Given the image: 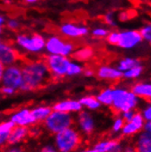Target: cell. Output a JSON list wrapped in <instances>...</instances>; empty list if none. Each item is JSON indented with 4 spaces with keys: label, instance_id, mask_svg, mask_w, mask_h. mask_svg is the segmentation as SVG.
<instances>
[{
    "label": "cell",
    "instance_id": "1",
    "mask_svg": "<svg viewBox=\"0 0 151 152\" xmlns=\"http://www.w3.org/2000/svg\"><path fill=\"white\" fill-rule=\"evenodd\" d=\"M22 71V85L20 89L23 91H34L44 86L50 77V73L44 61H33L25 64Z\"/></svg>",
    "mask_w": 151,
    "mask_h": 152
},
{
    "label": "cell",
    "instance_id": "2",
    "mask_svg": "<svg viewBox=\"0 0 151 152\" xmlns=\"http://www.w3.org/2000/svg\"><path fill=\"white\" fill-rule=\"evenodd\" d=\"M82 144V136L75 127H69L57 133L54 137V147L58 152H73Z\"/></svg>",
    "mask_w": 151,
    "mask_h": 152
},
{
    "label": "cell",
    "instance_id": "3",
    "mask_svg": "<svg viewBox=\"0 0 151 152\" xmlns=\"http://www.w3.org/2000/svg\"><path fill=\"white\" fill-rule=\"evenodd\" d=\"M139 98L131 91L123 88H113V101L110 105L112 111L120 115L128 110H136Z\"/></svg>",
    "mask_w": 151,
    "mask_h": 152
},
{
    "label": "cell",
    "instance_id": "4",
    "mask_svg": "<svg viewBox=\"0 0 151 152\" xmlns=\"http://www.w3.org/2000/svg\"><path fill=\"white\" fill-rule=\"evenodd\" d=\"M43 123L49 132L56 135L62 130L72 126L74 118L71 114L52 110Z\"/></svg>",
    "mask_w": 151,
    "mask_h": 152
},
{
    "label": "cell",
    "instance_id": "5",
    "mask_svg": "<svg viewBox=\"0 0 151 152\" xmlns=\"http://www.w3.org/2000/svg\"><path fill=\"white\" fill-rule=\"evenodd\" d=\"M70 60L61 55H55V54H50L47 58L46 65L50 75L54 77H63L67 73V69L70 64Z\"/></svg>",
    "mask_w": 151,
    "mask_h": 152
},
{
    "label": "cell",
    "instance_id": "6",
    "mask_svg": "<svg viewBox=\"0 0 151 152\" xmlns=\"http://www.w3.org/2000/svg\"><path fill=\"white\" fill-rule=\"evenodd\" d=\"M22 82V71H21L20 67L14 64L5 68L1 80L3 86L10 87L16 91L18 89H20Z\"/></svg>",
    "mask_w": 151,
    "mask_h": 152
},
{
    "label": "cell",
    "instance_id": "7",
    "mask_svg": "<svg viewBox=\"0 0 151 152\" xmlns=\"http://www.w3.org/2000/svg\"><path fill=\"white\" fill-rule=\"evenodd\" d=\"M17 42L19 46L30 52H39L45 48L46 41L42 36L34 35L29 38L26 35H19L17 38Z\"/></svg>",
    "mask_w": 151,
    "mask_h": 152
},
{
    "label": "cell",
    "instance_id": "8",
    "mask_svg": "<svg viewBox=\"0 0 151 152\" xmlns=\"http://www.w3.org/2000/svg\"><path fill=\"white\" fill-rule=\"evenodd\" d=\"M45 47L50 54H55V55H61L67 57L72 52L73 46L71 43H67L62 41L58 37H50L47 41Z\"/></svg>",
    "mask_w": 151,
    "mask_h": 152
},
{
    "label": "cell",
    "instance_id": "9",
    "mask_svg": "<svg viewBox=\"0 0 151 152\" xmlns=\"http://www.w3.org/2000/svg\"><path fill=\"white\" fill-rule=\"evenodd\" d=\"M79 132L85 136H90L95 129V121L93 115L88 111H80L76 117Z\"/></svg>",
    "mask_w": 151,
    "mask_h": 152
},
{
    "label": "cell",
    "instance_id": "10",
    "mask_svg": "<svg viewBox=\"0 0 151 152\" xmlns=\"http://www.w3.org/2000/svg\"><path fill=\"white\" fill-rule=\"evenodd\" d=\"M145 122L146 121L144 120L141 114L139 112H136L134 117L130 121L125 122V125L121 130L122 135L125 137H130V136H134L137 134L138 132H141Z\"/></svg>",
    "mask_w": 151,
    "mask_h": 152
},
{
    "label": "cell",
    "instance_id": "11",
    "mask_svg": "<svg viewBox=\"0 0 151 152\" xmlns=\"http://www.w3.org/2000/svg\"><path fill=\"white\" fill-rule=\"evenodd\" d=\"M142 41V37L139 31L129 30L119 33V40L118 46L124 49H132Z\"/></svg>",
    "mask_w": 151,
    "mask_h": 152
},
{
    "label": "cell",
    "instance_id": "12",
    "mask_svg": "<svg viewBox=\"0 0 151 152\" xmlns=\"http://www.w3.org/2000/svg\"><path fill=\"white\" fill-rule=\"evenodd\" d=\"M10 121L14 124V126L27 127L36 124L33 116L31 115V110L28 109V108H24V109H20L15 112L10 117Z\"/></svg>",
    "mask_w": 151,
    "mask_h": 152
},
{
    "label": "cell",
    "instance_id": "13",
    "mask_svg": "<svg viewBox=\"0 0 151 152\" xmlns=\"http://www.w3.org/2000/svg\"><path fill=\"white\" fill-rule=\"evenodd\" d=\"M97 152H122L123 145L119 140L109 138L98 141L93 147Z\"/></svg>",
    "mask_w": 151,
    "mask_h": 152
},
{
    "label": "cell",
    "instance_id": "14",
    "mask_svg": "<svg viewBox=\"0 0 151 152\" xmlns=\"http://www.w3.org/2000/svg\"><path fill=\"white\" fill-rule=\"evenodd\" d=\"M29 127L14 126L9 132L7 144L10 146H17L18 144L24 141L29 136Z\"/></svg>",
    "mask_w": 151,
    "mask_h": 152
},
{
    "label": "cell",
    "instance_id": "15",
    "mask_svg": "<svg viewBox=\"0 0 151 152\" xmlns=\"http://www.w3.org/2000/svg\"><path fill=\"white\" fill-rule=\"evenodd\" d=\"M18 58L19 55L15 49L1 43V45H0V61L4 66L14 65Z\"/></svg>",
    "mask_w": 151,
    "mask_h": 152
},
{
    "label": "cell",
    "instance_id": "16",
    "mask_svg": "<svg viewBox=\"0 0 151 152\" xmlns=\"http://www.w3.org/2000/svg\"><path fill=\"white\" fill-rule=\"evenodd\" d=\"M52 110L60 111L63 113H79L82 110L81 103L77 100H63L56 103L52 107Z\"/></svg>",
    "mask_w": 151,
    "mask_h": 152
},
{
    "label": "cell",
    "instance_id": "17",
    "mask_svg": "<svg viewBox=\"0 0 151 152\" xmlns=\"http://www.w3.org/2000/svg\"><path fill=\"white\" fill-rule=\"evenodd\" d=\"M97 76L103 80L117 81L123 77V72L110 66H101L97 71Z\"/></svg>",
    "mask_w": 151,
    "mask_h": 152
},
{
    "label": "cell",
    "instance_id": "18",
    "mask_svg": "<svg viewBox=\"0 0 151 152\" xmlns=\"http://www.w3.org/2000/svg\"><path fill=\"white\" fill-rule=\"evenodd\" d=\"M61 31L65 36L82 37L88 33V28L83 26H77L71 23H66L61 27Z\"/></svg>",
    "mask_w": 151,
    "mask_h": 152
},
{
    "label": "cell",
    "instance_id": "19",
    "mask_svg": "<svg viewBox=\"0 0 151 152\" xmlns=\"http://www.w3.org/2000/svg\"><path fill=\"white\" fill-rule=\"evenodd\" d=\"M136 152H151V133L142 131L135 145Z\"/></svg>",
    "mask_w": 151,
    "mask_h": 152
},
{
    "label": "cell",
    "instance_id": "20",
    "mask_svg": "<svg viewBox=\"0 0 151 152\" xmlns=\"http://www.w3.org/2000/svg\"><path fill=\"white\" fill-rule=\"evenodd\" d=\"M131 92L138 98L149 101L151 97V85L147 83H138L133 86Z\"/></svg>",
    "mask_w": 151,
    "mask_h": 152
},
{
    "label": "cell",
    "instance_id": "21",
    "mask_svg": "<svg viewBox=\"0 0 151 152\" xmlns=\"http://www.w3.org/2000/svg\"><path fill=\"white\" fill-rule=\"evenodd\" d=\"M52 111V108L49 106H38L34 109L31 110V115L33 116L35 123H40L44 122L45 119L48 117V115Z\"/></svg>",
    "mask_w": 151,
    "mask_h": 152
},
{
    "label": "cell",
    "instance_id": "22",
    "mask_svg": "<svg viewBox=\"0 0 151 152\" xmlns=\"http://www.w3.org/2000/svg\"><path fill=\"white\" fill-rule=\"evenodd\" d=\"M79 102L81 103L82 108H86L88 110H96V109H99L101 104L100 102L97 100L96 97L94 96H84L82 98H81L79 100Z\"/></svg>",
    "mask_w": 151,
    "mask_h": 152
},
{
    "label": "cell",
    "instance_id": "23",
    "mask_svg": "<svg viewBox=\"0 0 151 152\" xmlns=\"http://www.w3.org/2000/svg\"><path fill=\"white\" fill-rule=\"evenodd\" d=\"M14 126V124L11 121H6L0 124V147L4 146L7 143V138L10 130Z\"/></svg>",
    "mask_w": 151,
    "mask_h": 152
},
{
    "label": "cell",
    "instance_id": "24",
    "mask_svg": "<svg viewBox=\"0 0 151 152\" xmlns=\"http://www.w3.org/2000/svg\"><path fill=\"white\" fill-rule=\"evenodd\" d=\"M96 98L101 104L110 106L113 101V88H106L101 91L100 94L96 96Z\"/></svg>",
    "mask_w": 151,
    "mask_h": 152
},
{
    "label": "cell",
    "instance_id": "25",
    "mask_svg": "<svg viewBox=\"0 0 151 152\" xmlns=\"http://www.w3.org/2000/svg\"><path fill=\"white\" fill-rule=\"evenodd\" d=\"M137 65H140L139 61H137L136 59H132V58H126V59L122 60L119 63H118L117 69L120 72H124L135 66H137Z\"/></svg>",
    "mask_w": 151,
    "mask_h": 152
},
{
    "label": "cell",
    "instance_id": "26",
    "mask_svg": "<svg viewBox=\"0 0 151 152\" xmlns=\"http://www.w3.org/2000/svg\"><path fill=\"white\" fill-rule=\"evenodd\" d=\"M93 51L91 48H83V49L77 50L76 52H74L73 57L77 61H84L90 60L93 57Z\"/></svg>",
    "mask_w": 151,
    "mask_h": 152
},
{
    "label": "cell",
    "instance_id": "27",
    "mask_svg": "<svg viewBox=\"0 0 151 152\" xmlns=\"http://www.w3.org/2000/svg\"><path fill=\"white\" fill-rule=\"evenodd\" d=\"M142 72H143V67L141 65H137V66H135L131 69L124 72L123 77H125V79H136L141 75Z\"/></svg>",
    "mask_w": 151,
    "mask_h": 152
},
{
    "label": "cell",
    "instance_id": "28",
    "mask_svg": "<svg viewBox=\"0 0 151 152\" xmlns=\"http://www.w3.org/2000/svg\"><path fill=\"white\" fill-rule=\"evenodd\" d=\"M82 72V68L81 65L75 62H70L68 69H67V73L66 75L68 76H73V75H78Z\"/></svg>",
    "mask_w": 151,
    "mask_h": 152
},
{
    "label": "cell",
    "instance_id": "29",
    "mask_svg": "<svg viewBox=\"0 0 151 152\" xmlns=\"http://www.w3.org/2000/svg\"><path fill=\"white\" fill-rule=\"evenodd\" d=\"M125 125V121H124V119L121 117V116H117L115 119V121L113 123V126H112V130L115 132V133H120L121 132V130L123 128Z\"/></svg>",
    "mask_w": 151,
    "mask_h": 152
},
{
    "label": "cell",
    "instance_id": "30",
    "mask_svg": "<svg viewBox=\"0 0 151 152\" xmlns=\"http://www.w3.org/2000/svg\"><path fill=\"white\" fill-rule=\"evenodd\" d=\"M140 35H141L142 39L147 40V41H151V26L150 25H147L144 28H142V29L140 30Z\"/></svg>",
    "mask_w": 151,
    "mask_h": 152
},
{
    "label": "cell",
    "instance_id": "31",
    "mask_svg": "<svg viewBox=\"0 0 151 152\" xmlns=\"http://www.w3.org/2000/svg\"><path fill=\"white\" fill-rule=\"evenodd\" d=\"M107 41L112 45H117L118 40H119V32H112V33L107 35Z\"/></svg>",
    "mask_w": 151,
    "mask_h": 152
},
{
    "label": "cell",
    "instance_id": "32",
    "mask_svg": "<svg viewBox=\"0 0 151 152\" xmlns=\"http://www.w3.org/2000/svg\"><path fill=\"white\" fill-rule=\"evenodd\" d=\"M140 114H141L145 121H151V106L149 104L145 106V108Z\"/></svg>",
    "mask_w": 151,
    "mask_h": 152
},
{
    "label": "cell",
    "instance_id": "33",
    "mask_svg": "<svg viewBox=\"0 0 151 152\" xmlns=\"http://www.w3.org/2000/svg\"><path fill=\"white\" fill-rule=\"evenodd\" d=\"M93 35L95 37H105L108 35V31L104 28H97L93 29Z\"/></svg>",
    "mask_w": 151,
    "mask_h": 152
},
{
    "label": "cell",
    "instance_id": "34",
    "mask_svg": "<svg viewBox=\"0 0 151 152\" xmlns=\"http://www.w3.org/2000/svg\"><path fill=\"white\" fill-rule=\"evenodd\" d=\"M136 110H128V111H125L124 113H122V118L124 119V121L125 122H128V121H130L131 119L134 117L135 114H136Z\"/></svg>",
    "mask_w": 151,
    "mask_h": 152
},
{
    "label": "cell",
    "instance_id": "35",
    "mask_svg": "<svg viewBox=\"0 0 151 152\" xmlns=\"http://www.w3.org/2000/svg\"><path fill=\"white\" fill-rule=\"evenodd\" d=\"M38 152H58V151H57V149L55 148L54 146L47 145V146H44L43 148H41Z\"/></svg>",
    "mask_w": 151,
    "mask_h": 152
},
{
    "label": "cell",
    "instance_id": "36",
    "mask_svg": "<svg viewBox=\"0 0 151 152\" xmlns=\"http://www.w3.org/2000/svg\"><path fill=\"white\" fill-rule=\"evenodd\" d=\"M3 152H26V151L24 150V148H22L21 147H18V146H11L10 148H8L6 150H4Z\"/></svg>",
    "mask_w": 151,
    "mask_h": 152
},
{
    "label": "cell",
    "instance_id": "37",
    "mask_svg": "<svg viewBox=\"0 0 151 152\" xmlns=\"http://www.w3.org/2000/svg\"><path fill=\"white\" fill-rule=\"evenodd\" d=\"M7 27L11 29H17L18 28V22L16 19H10L7 22Z\"/></svg>",
    "mask_w": 151,
    "mask_h": 152
},
{
    "label": "cell",
    "instance_id": "38",
    "mask_svg": "<svg viewBox=\"0 0 151 152\" xmlns=\"http://www.w3.org/2000/svg\"><path fill=\"white\" fill-rule=\"evenodd\" d=\"M1 93L4 94H7V95H10V94H13L15 93V90L10 88V87H7V86H2L1 88Z\"/></svg>",
    "mask_w": 151,
    "mask_h": 152
},
{
    "label": "cell",
    "instance_id": "39",
    "mask_svg": "<svg viewBox=\"0 0 151 152\" xmlns=\"http://www.w3.org/2000/svg\"><path fill=\"white\" fill-rule=\"evenodd\" d=\"M104 20H105V22H106L107 24L112 25V26L115 25V19H114V17H113L112 14H107V15H105Z\"/></svg>",
    "mask_w": 151,
    "mask_h": 152
},
{
    "label": "cell",
    "instance_id": "40",
    "mask_svg": "<svg viewBox=\"0 0 151 152\" xmlns=\"http://www.w3.org/2000/svg\"><path fill=\"white\" fill-rule=\"evenodd\" d=\"M143 131H146L147 133H151V121H146L143 126Z\"/></svg>",
    "mask_w": 151,
    "mask_h": 152
},
{
    "label": "cell",
    "instance_id": "41",
    "mask_svg": "<svg viewBox=\"0 0 151 152\" xmlns=\"http://www.w3.org/2000/svg\"><path fill=\"white\" fill-rule=\"evenodd\" d=\"M122 152H136L135 146L132 145H127L125 147H123V151Z\"/></svg>",
    "mask_w": 151,
    "mask_h": 152
},
{
    "label": "cell",
    "instance_id": "42",
    "mask_svg": "<svg viewBox=\"0 0 151 152\" xmlns=\"http://www.w3.org/2000/svg\"><path fill=\"white\" fill-rule=\"evenodd\" d=\"M4 70H5V66L1 63V61H0V83H1V80H2V76H3Z\"/></svg>",
    "mask_w": 151,
    "mask_h": 152
},
{
    "label": "cell",
    "instance_id": "43",
    "mask_svg": "<svg viewBox=\"0 0 151 152\" xmlns=\"http://www.w3.org/2000/svg\"><path fill=\"white\" fill-rule=\"evenodd\" d=\"M119 18H120V19H121V20H123V21L127 20V19L129 18V17H128L127 13H125V12L121 13V14H120V16H119Z\"/></svg>",
    "mask_w": 151,
    "mask_h": 152
},
{
    "label": "cell",
    "instance_id": "44",
    "mask_svg": "<svg viewBox=\"0 0 151 152\" xmlns=\"http://www.w3.org/2000/svg\"><path fill=\"white\" fill-rule=\"evenodd\" d=\"M84 73L86 76H93V72L92 70H85Z\"/></svg>",
    "mask_w": 151,
    "mask_h": 152
},
{
    "label": "cell",
    "instance_id": "45",
    "mask_svg": "<svg viewBox=\"0 0 151 152\" xmlns=\"http://www.w3.org/2000/svg\"><path fill=\"white\" fill-rule=\"evenodd\" d=\"M73 152H89V148H86V149H77V150H75Z\"/></svg>",
    "mask_w": 151,
    "mask_h": 152
},
{
    "label": "cell",
    "instance_id": "46",
    "mask_svg": "<svg viewBox=\"0 0 151 152\" xmlns=\"http://www.w3.org/2000/svg\"><path fill=\"white\" fill-rule=\"evenodd\" d=\"M5 23V18L2 17V16H0V26L2 27V25Z\"/></svg>",
    "mask_w": 151,
    "mask_h": 152
},
{
    "label": "cell",
    "instance_id": "47",
    "mask_svg": "<svg viewBox=\"0 0 151 152\" xmlns=\"http://www.w3.org/2000/svg\"><path fill=\"white\" fill-rule=\"evenodd\" d=\"M26 1L29 4H33V3H36L38 0H26Z\"/></svg>",
    "mask_w": 151,
    "mask_h": 152
},
{
    "label": "cell",
    "instance_id": "48",
    "mask_svg": "<svg viewBox=\"0 0 151 152\" xmlns=\"http://www.w3.org/2000/svg\"><path fill=\"white\" fill-rule=\"evenodd\" d=\"M1 31H2V27L0 26V32H1Z\"/></svg>",
    "mask_w": 151,
    "mask_h": 152
},
{
    "label": "cell",
    "instance_id": "49",
    "mask_svg": "<svg viewBox=\"0 0 151 152\" xmlns=\"http://www.w3.org/2000/svg\"><path fill=\"white\" fill-rule=\"evenodd\" d=\"M0 45H1V41H0Z\"/></svg>",
    "mask_w": 151,
    "mask_h": 152
}]
</instances>
